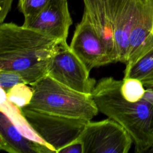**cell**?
<instances>
[{"instance_id":"obj_1","label":"cell","mask_w":153,"mask_h":153,"mask_svg":"<svg viewBox=\"0 0 153 153\" xmlns=\"http://www.w3.org/2000/svg\"><path fill=\"white\" fill-rule=\"evenodd\" d=\"M60 41L13 23L0 25V71L19 73L32 85L47 75L48 66Z\"/></svg>"},{"instance_id":"obj_2","label":"cell","mask_w":153,"mask_h":153,"mask_svg":"<svg viewBox=\"0 0 153 153\" xmlns=\"http://www.w3.org/2000/svg\"><path fill=\"white\" fill-rule=\"evenodd\" d=\"M123 80L108 76L96 84L91 96L100 112L120 124L129 134L137 153L153 147V105L142 98L131 102L124 98Z\"/></svg>"},{"instance_id":"obj_3","label":"cell","mask_w":153,"mask_h":153,"mask_svg":"<svg viewBox=\"0 0 153 153\" xmlns=\"http://www.w3.org/2000/svg\"><path fill=\"white\" fill-rule=\"evenodd\" d=\"M33 94L24 107L65 117L91 121L99 110L91 96L75 91L47 75L30 85Z\"/></svg>"},{"instance_id":"obj_4","label":"cell","mask_w":153,"mask_h":153,"mask_svg":"<svg viewBox=\"0 0 153 153\" xmlns=\"http://www.w3.org/2000/svg\"><path fill=\"white\" fill-rule=\"evenodd\" d=\"M29 123L56 152L80 138L87 120L52 115L23 108L21 109Z\"/></svg>"},{"instance_id":"obj_5","label":"cell","mask_w":153,"mask_h":153,"mask_svg":"<svg viewBox=\"0 0 153 153\" xmlns=\"http://www.w3.org/2000/svg\"><path fill=\"white\" fill-rule=\"evenodd\" d=\"M89 74L66 41H60L49 62L47 75L75 91L91 95L97 82Z\"/></svg>"},{"instance_id":"obj_6","label":"cell","mask_w":153,"mask_h":153,"mask_svg":"<svg viewBox=\"0 0 153 153\" xmlns=\"http://www.w3.org/2000/svg\"><path fill=\"white\" fill-rule=\"evenodd\" d=\"M79 139L83 143L84 153H127L133 143L127 131L109 118L90 121Z\"/></svg>"},{"instance_id":"obj_7","label":"cell","mask_w":153,"mask_h":153,"mask_svg":"<svg viewBox=\"0 0 153 153\" xmlns=\"http://www.w3.org/2000/svg\"><path fill=\"white\" fill-rule=\"evenodd\" d=\"M69 46L89 72L94 68L113 63L104 42L84 13L76 26Z\"/></svg>"},{"instance_id":"obj_8","label":"cell","mask_w":153,"mask_h":153,"mask_svg":"<svg viewBox=\"0 0 153 153\" xmlns=\"http://www.w3.org/2000/svg\"><path fill=\"white\" fill-rule=\"evenodd\" d=\"M72 24L68 1L50 0L36 17L22 26L58 40L66 41Z\"/></svg>"},{"instance_id":"obj_9","label":"cell","mask_w":153,"mask_h":153,"mask_svg":"<svg viewBox=\"0 0 153 153\" xmlns=\"http://www.w3.org/2000/svg\"><path fill=\"white\" fill-rule=\"evenodd\" d=\"M0 114V149L10 153H56L47 146L23 135L2 111Z\"/></svg>"},{"instance_id":"obj_10","label":"cell","mask_w":153,"mask_h":153,"mask_svg":"<svg viewBox=\"0 0 153 153\" xmlns=\"http://www.w3.org/2000/svg\"><path fill=\"white\" fill-rule=\"evenodd\" d=\"M1 90L0 111L4 112L8 117L15 127L25 137L32 140L47 146L56 152L54 148L47 143L36 132L23 114L21 109L11 103L7 99L6 92L1 88Z\"/></svg>"},{"instance_id":"obj_11","label":"cell","mask_w":153,"mask_h":153,"mask_svg":"<svg viewBox=\"0 0 153 153\" xmlns=\"http://www.w3.org/2000/svg\"><path fill=\"white\" fill-rule=\"evenodd\" d=\"M136 78L143 85L153 82V46L124 71L123 79Z\"/></svg>"},{"instance_id":"obj_12","label":"cell","mask_w":153,"mask_h":153,"mask_svg":"<svg viewBox=\"0 0 153 153\" xmlns=\"http://www.w3.org/2000/svg\"><path fill=\"white\" fill-rule=\"evenodd\" d=\"M6 94L11 103L22 109L30 103L33 92L32 87H29L25 83H20L10 89Z\"/></svg>"},{"instance_id":"obj_13","label":"cell","mask_w":153,"mask_h":153,"mask_svg":"<svg viewBox=\"0 0 153 153\" xmlns=\"http://www.w3.org/2000/svg\"><path fill=\"white\" fill-rule=\"evenodd\" d=\"M121 91L125 99L131 102H136L143 98L145 88L139 79L128 78L123 79Z\"/></svg>"},{"instance_id":"obj_14","label":"cell","mask_w":153,"mask_h":153,"mask_svg":"<svg viewBox=\"0 0 153 153\" xmlns=\"http://www.w3.org/2000/svg\"><path fill=\"white\" fill-rule=\"evenodd\" d=\"M50 0H18L17 7L25 17L26 24L36 17Z\"/></svg>"},{"instance_id":"obj_15","label":"cell","mask_w":153,"mask_h":153,"mask_svg":"<svg viewBox=\"0 0 153 153\" xmlns=\"http://www.w3.org/2000/svg\"><path fill=\"white\" fill-rule=\"evenodd\" d=\"M20 83H25V82L19 73L10 71H0V87L6 93Z\"/></svg>"},{"instance_id":"obj_16","label":"cell","mask_w":153,"mask_h":153,"mask_svg":"<svg viewBox=\"0 0 153 153\" xmlns=\"http://www.w3.org/2000/svg\"><path fill=\"white\" fill-rule=\"evenodd\" d=\"M57 153H84L83 143L79 139L63 147Z\"/></svg>"},{"instance_id":"obj_17","label":"cell","mask_w":153,"mask_h":153,"mask_svg":"<svg viewBox=\"0 0 153 153\" xmlns=\"http://www.w3.org/2000/svg\"><path fill=\"white\" fill-rule=\"evenodd\" d=\"M13 0H0V23H2L9 13Z\"/></svg>"},{"instance_id":"obj_18","label":"cell","mask_w":153,"mask_h":153,"mask_svg":"<svg viewBox=\"0 0 153 153\" xmlns=\"http://www.w3.org/2000/svg\"><path fill=\"white\" fill-rule=\"evenodd\" d=\"M145 88V92L143 98L149 101L153 105V82L143 85Z\"/></svg>"},{"instance_id":"obj_19","label":"cell","mask_w":153,"mask_h":153,"mask_svg":"<svg viewBox=\"0 0 153 153\" xmlns=\"http://www.w3.org/2000/svg\"><path fill=\"white\" fill-rule=\"evenodd\" d=\"M148 152H153V147L152 148H151Z\"/></svg>"}]
</instances>
